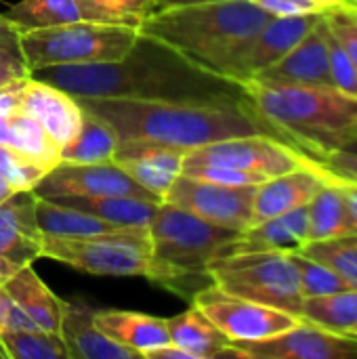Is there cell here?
I'll list each match as a JSON object with an SVG mask.
<instances>
[{"instance_id":"1","label":"cell","mask_w":357,"mask_h":359,"mask_svg":"<svg viewBox=\"0 0 357 359\" xmlns=\"http://www.w3.org/2000/svg\"><path fill=\"white\" fill-rule=\"evenodd\" d=\"M55 84L72 97H122V99H229L240 88L194 65L175 50L139 34L137 44L118 61L53 65L32 74Z\"/></svg>"},{"instance_id":"2","label":"cell","mask_w":357,"mask_h":359,"mask_svg":"<svg viewBox=\"0 0 357 359\" xmlns=\"http://www.w3.org/2000/svg\"><path fill=\"white\" fill-rule=\"evenodd\" d=\"M76 101L82 109L101 118L118 141H156L194 149L229 137H274L242 95L187 101L122 97H76Z\"/></svg>"},{"instance_id":"3","label":"cell","mask_w":357,"mask_h":359,"mask_svg":"<svg viewBox=\"0 0 357 359\" xmlns=\"http://www.w3.org/2000/svg\"><path fill=\"white\" fill-rule=\"evenodd\" d=\"M238 88L274 137L303 154L349 149L357 141V101L335 86L248 80Z\"/></svg>"},{"instance_id":"4","label":"cell","mask_w":357,"mask_h":359,"mask_svg":"<svg viewBox=\"0 0 357 359\" xmlns=\"http://www.w3.org/2000/svg\"><path fill=\"white\" fill-rule=\"evenodd\" d=\"M269 19L271 15L250 0H227L156 8L137 29L213 74Z\"/></svg>"},{"instance_id":"5","label":"cell","mask_w":357,"mask_h":359,"mask_svg":"<svg viewBox=\"0 0 357 359\" xmlns=\"http://www.w3.org/2000/svg\"><path fill=\"white\" fill-rule=\"evenodd\" d=\"M151 259L147 280L191 303L213 284L208 265L225 257L240 231L213 225L179 206L162 202L149 223Z\"/></svg>"},{"instance_id":"6","label":"cell","mask_w":357,"mask_h":359,"mask_svg":"<svg viewBox=\"0 0 357 359\" xmlns=\"http://www.w3.org/2000/svg\"><path fill=\"white\" fill-rule=\"evenodd\" d=\"M139 40L135 25L76 21L19 32L27 69L34 74L53 65H84L118 61Z\"/></svg>"},{"instance_id":"7","label":"cell","mask_w":357,"mask_h":359,"mask_svg":"<svg viewBox=\"0 0 357 359\" xmlns=\"http://www.w3.org/2000/svg\"><path fill=\"white\" fill-rule=\"evenodd\" d=\"M213 284L248 301L301 318L303 294L290 252H236L208 265Z\"/></svg>"},{"instance_id":"8","label":"cell","mask_w":357,"mask_h":359,"mask_svg":"<svg viewBox=\"0 0 357 359\" xmlns=\"http://www.w3.org/2000/svg\"><path fill=\"white\" fill-rule=\"evenodd\" d=\"M42 259L93 276L145 278L151 259L149 227H122L86 238H44Z\"/></svg>"},{"instance_id":"9","label":"cell","mask_w":357,"mask_h":359,"mask_svg":"<svg viewBox=\"0 0 357 359\" xmlns=\"http://www.w3.org/2000/svg\"><path fill=\"white\" fill-rule=\"evenodd\" d=\"M191 305H196L231 343L263 341L303 322L299 316L236 297L215 284L198 290Z\"/></svg>"},{"instance_id":"10","label":"cell","mask_w":357,"mask_h":359,"mask_svg":"<svg viewBox=\"0 0 357 359\" xmlns=\"http://www.w3.org/2000/svg\"><path fill=\"white\" fill-rule=\"evenodd\" d=\"M255 191L257 185H221L181 172L164 194V202L213 225L242 233L252 225Z\"/></svg>"},{"instance_id":"11","label":"cell","mask_w":357,"mask_h":359,"mask_svg":"<svg viewBox=\"0 0 357 359\" xmlns=\"http://www.w3.org/2000/svg\"><path fill=\"white\" fill-rule=\"evenodd\" d=\"M189 164L225 166L263 179H271L301 166L297 149L269 135H244L213 141L194 149H187L185 160Z\"/></svg>"},{"instance_id":"12","label":"cell","mask_w":357,"mask_h":359,"mask_svg":"<svg viewBox=\"0 0 357 359\" xmlns=\"http://www.w3.org/2000/svg\"><path fill=\"white\" fill-rule=\"evenodd\" d=\"M318 21V15L271 17L250 40L213 69V76L240 86L280 61Z\"/></svg>"},{"instance_id":"13","label":"cell","mask_w":357,"mask_h":359,"mask_svg":"<svg viewBox=\"0 0 357 359\" xmlns=\"http://www.w3.org/2000/svg\"><path fill=\"white\" fill-rule=\"evenodd\" d=\"M221 358L353 359L357 358V337L337 334L303 320L299 326L263 341L229 343Z\"/></svg>"},{"instance_id":"14","label":"cell","mask_w":357,"mask_h":359,"mask_svg":"<svg viewBox=\"0 0 357 359\" xmlns=\"http://www.w3.org/2000/svg\"><path fill=\"white\" fill-rule=\"evenodd\" d=\"M40 198L57 196H133L162 202L156 194L133 181L120 166L109 164H57L34 189Z\"/></svg>"},{"instance_id":"15","label":"cell","mask_w":357,"mask_h":359,"mask_svg":"<svg viewBox=\"0 0 357 359\" xmlns=\"http://www.w3.org/2000/svg\"><path fill=\"white\" fill-rule=\"evenodd\" d=\"M36 191H15L0 204V278L42 259L44 233L36 217Z\"/></svg>"},{"instance_id":"16","label":"cell","mask_w":357,"mask_h":359,"mask_svg":"<svg viewBox=\"0 0 357 359\" xmlns=\"http://www.w3.org/2000/svg\"><path fill=\"white\" fill-rule=\"evenodd\" d=\"M187 149L156 141H118L114 164L164 202V194L183 170Z\"/></svg>"},{"instance_id":"17","label":"cell","mask_w":357,"mask_h":359,"mask_svg":"<svg viewBox=\"0 0 357 359\" xmlns=\"http://www.w3.org/2000/svg\"><path fill=\"white\" fill-rule=\"evenodd\" d=\"M21 111L38 120L59 147L76 137L84 118V111L76 97L34 76L25 86Z\"/></svg>"},{"instance_id":"18","label":"cell","mask_w":357,"mask_h":359,"mask_svg":"<svg viewBox=\"0 0 357 359\" xmlns=\"http://www.w3.org/2000/svg\"><path fill=\"white\" fill-rule=\"evenodd\" d=\"M252 80L332 86L328 67V44L320 23V15L316 25L280 61H276L271 67H267Z\"/></svg>"},{"instance_id":"19","label":"cell","mask_w":357,"mask_h":359,"mask_svg":"<svg viewBox=\"0 0 357 359\" xmlns=\"http://www.w3.org/2000/svg\"><path fill=\"white\" fill-rule=\"evenodd\" d=\"M322 179L307 166H299L284 175L271 177L257 185L252 202V225L280 217L295 208L307 206L322 189ZM250 225V227H252Z\"/></svg>"},{"instance_id":"20","label":"cell","mask_w":357,"mask_h":359,"mask_svg":"<svg viewBox=\"0 0 357 359\" xmlns=\"http://www.w3.org/2000/svg\"><path fill=\"white\" fill-rule=\"evenodd\" d=\"M59 337L67 347L69 359H137V351L109 339L97 324L95 311L78 305L65 303Z\"/></svg>"},{"instance_id":"21","label":"cell","mask_w":357,"mask_h":359,"mask_svg":"<svg viewBox=\"0 0 357 359\" xmlns=\"http://www.w3.org/2000/svg\"><path fill=\"white\" fill-rule=\"evenodd\" d=\"M4 17L19 32L76 23V21L128 25L126 21L90 4L88 0H19L4 13Z\"/></svg>"},{"instance_id":"22","label":"cell","mask_w":357,"mask_h":359,"mask_svg":"<svg viewBox=\"0 0 357 359\" xmlns=\"http://www.w3.org/2000/svg\"><path fill=\"white\" fill-rule=\"evenodd\" d=\"M309 236V221H307V206L295 208L280 217L267 219L242 231L238 240L227 248V255L236 252H265V250H280L290 252L299 250L307 244Z\"/></svg>"},{"instance_id":"23","label":"cell","mask_w":357,"mask_h":359,"mask_svg":"<svg viewBox=\"0 0 357 359\" xmlns=\"http://www.w3.org/2000/svg\"><path fill=\"white\" fill-rule=\"evenodd\" d=\"M2 290L25 311V316L44 332L59 334L65 311L63 299H59L36 273L32 265L21 267L2 282Z\"/></svg>"},{"instance_id":"24","label":"cell","mask_w":357,"mask_h":359,"mask_svg":"<svg viewBox=\"0 0 357 359\" xmlns=\"http://www.w3.org/2000/svg\"><path fill=\"white\" fill-rule=\"evenodd\" d=\"M95 324L109 339L137 351L141 358L145 351L170 343L166 320L156 316L122 311V309H101L95 311Z\"/></svg>"},{"instance_id":"25","label":"cell","mask_w":357,"mask_h":359,"mask_svg":"<svg viewBox=\"0 0 357 359\" xmlns=\"http://www.w3.org/2000/svg\"><path fill=\"white\" fill-rule=\"evenodd\" d=\"M48 200L78 208L120 227H149L158 206L162 204L133 196H57Z\"/></svg>"},{"instance_id":"26","label":"cell","mask_w":357,"mask_h":359,"mask_svg":"<svg viewBox=\"0 0 357 359\" xmlns=\"http://www.w3.org/2000/svg\"><path fill=\"white\" fill-rule=\"evenodd\" d=\"M170 343L181 347L191 359H217L231 343L196 305L166 320Z\"/></svg>"},{"instance_id":"27","label":"cell","mask_w":357,"mask_h":359,"mask_svg":"<svg viewBox=\"0 0 357 359\" xmlns=\"http://www.w3.org/2000/svg\"><path fill=\"white\" fill-rule=\"evenodd\" d=\"M0 145L36 160L46 170H53L59 164L61 147L38 120L23 111L0 120Z\"/></svg>"},{"instance_id":"28","label":"cell","mask_w":357,"mask_h":359,"mask_svg":"<svg viewBox=\"0 0 357 359\" xmlns=\"http://www.w3.org/2000/svg\"><path fill=\"white\" fill-rule=\"evenodd\" d=\"M84 111L82 126L72 141L61 147L59 164H109L114 162L118 137L95 114Z\"/></svg>"},{"instance_id":"29","label":"cell","mask_w":357,"mask_h":359,"mask_svg":"<svg viewBox=\"0 0 357 359\" xmlns=\"http://www.w3.org/2000/svg\"><path fill=\"white\" fill-rule=\"evenodd\" d=\"M36 217L44 238H86V236L122 229L120 225L107 223L88 212L57 204L40 196L36 198Z\"/></svg>"},{"instance_id":"30","label":"cell","mask_w":357,"mask_h":359,"mask_svg":"<svg viewBox=\"0 0 357 359\" xmlns=\"http://www.w3.org/2000/svg\"><path fill=\"white\" fill-rule=\"evenodd\" d=\"M307 221H309L307 242H324V240L357 233L341 191L330 183H324L322 189L307 204Z\"/></svg>"},{"instance_id":"31","label":"cell","mask_w":357,"mask_h":359,"mask_svg":"<svg viewBox=\"0 0 357 359\" xmlns=\"http://www.w3.org/2000/svg\"><path fill=\"white\" fill-rule=\"evenodd\" d=\"M301 318L337 334H349L357 326V288H345L326 297L303 299Z\"/></svg>"},{"instance_id":"32","label":"cell","mask_w":357,"mask_h":359,"mask_svg":"<svg viewBox=\"0 0 357 359\" xmlns=\"http://www.w3.org/2000/svg\"><path fill=\"white\" fill-rule=\"evenodd\" d=\"M0 358L6 359H69L59 334L44 330H2Z\"/></svg>"},{"instance_id":"33","label":"cell","mask_w":357,"mask_h":359,"mask_svg":"<svg viewBox=\"0 0 357 359\" xmlns=\"http://www.w3.org/2000/svg\"><path fill=\"white\" fill-rule=\"evenodd\" d=\"M299 250L335 269L349 288H357V233L324 242H307Z\"/></svg>"},{"instance_id":"34","label":"cell","mask_w":357,"mask_h":359,"mask_svg":"<svg viewBox=\"0 0 357 359\" xmlns=\"http://www.w3.org/2000/svg\"><path fill=\"white\" fill-rule=\"evenodd\" d=\"M290 261L297 269L303 299L326 297V294L349 288L347 282L335 269H330L328 265L303 255L301 250H290Z\"/></svg>"},{"instance_id":"35","label":"cell","mask_w":357,"mask_h":359,"mask_svg":"<svg viewBox=\"0 0 357 359\" xmlns=\"http://www.w3.org/2000/svg\"><path fill=\"white\" fill-rule=\"evenodd\" d=\"M46 168L36 160L0 145V175L15 191H32L46 177Z\"/></svg>"},{"instance_id":"36","label":"cell","mask_w":357,"mask_h":359,"mask_svg":"<svg viewBox=\"0 0 357 359\" xmlns=\"http://www.w3.org/2000/svg\"><path fill=\"white\" fill-rule=\"evenodd\" d=\"M25 76H32V72L27 69L21 53L19 29L0 15V86Z\"/></svg>"},{"instance_id":"37","label":"cell","mask_w":357,"mask_h":359,"mask_svg":"<svg viewBox=\"0 0 357 359\" xmlns=\"http://www.w3.org/2000/svg\"><path fill=\"white\" fill-rule=\"evenodd\" d=\"M322 23L328 27V32L337 38V42L347 50V55L357 65V4L356 2H343L339 6H332L324 13H320Z\"/></svg>"},{"instance_id":"38","label":"cell","mask_w":357,"mask_h":359,"mask_svg":"<svg viewBox=\"0 0 357 359\" xmlns=\"http://www.w3.org/2000/svg\"><path fill=\"white\" fill-rule=\"evenodd\" d=\"M320 23H322V19H320ZM322 29H324L326 44H328V67H330L332 86L339 93L357 101V65L347 55V50L337 42V38L328 32V27L324 23H322Z\"/></svg>"},{"instance_id":"39","label":"cell","mask_w":357,"mask_h":359,"mask_svg":"<svg viewBox=\"0 0 357 359\" xmlns=\"http://www.w3.org/2000/svg\"><path fill=\"white\" fill-rule=\"evenodd\" d=\"M88 2L135 27H139V23L158 8L156 0H88Z\"/></svg>"},{"instance_id":"40","label":"cell","mask_w":357,"mask_h":359,"mask_svg":"<svg viewBox=\"0 0 357 359\" xmlns=\"http://www.w3.org/2000/svg\"><path fill=\"white\" fill-rule=\"evenodd\" d=\"M299 151V149H297ZM303 154V151H301ZM309 156V154H305ZM318 166L326 168L328 172L356 181L357 183V151L356 149H335L328 154H320V156H309Z\"/></svg>"},{"instance_id":"41","label":"cell","mask_w":357,"mask_h":359,"mask_svg":"<svg viewBox=\"0 0 357 359\" xmlns=\"http://www.w3.org/2000/svg\"><path fill=\"white\" fill-rule=\"evenodd\" d=\"M271 17H297V15H320L324 13L314 0H250Z\"/></svg>"},{"instance_id":"42","label":"cell","mask_w":357,"mask_h":359,"mask_svg":"<svg viewBox=\"0 0 357 359\" xmlns=\"http://www.w3.org/2000/svg\"><path fill=\"white\" fill-rule=\"evenodd\" d=\"M29 78L32 76L17 78V80H11V82L0 86V120L11 118V116L21 111L23 93H25V86H27Z\"/></svg>"},{"instance_id":"43","label":"cell","mask_w":357,"mask_h":359,"mask_svg":"<svg viewBox=\"0 0 357 359\" xmlns=\"http://www.w3.org/2000/svg\"><path fill=\"white\" fill-rule=\"evenodd\" d=\"M143 359H191L189 353H185L181 347H177L175 343H166L162 347L149 349L143 353Z\"/></svg>"},{"instance_id":"44","label":"cell","mask_w":357,"mask_h":359,"mask_svg":"<svg viewBox=\"0 0 357 359\" xmlns=\"http://www.w3.org/2000/svg\"><path fill=\"white\" fill-rule=\"evenodd\" d=\"M206 2H227V0H156V6L164 8V6H181V4H206Z\"/></svg>"},{"instance_id":"45","label":"cell","mask_w":357,"mask_h":359,"mask_svg":"<svg viewBox=\"0 0 357 359\" xmlns=\"http://www.w3.org/2000/svg\"><path fill=\"white\" fill-rule=\"evenodd\" d=\"M13 194H15V189H13V187H11L8 183H6V179H4V177L0 175V204H2L4 200H8V198H11Z\"/></svg>"},{"instance_id":"46","label":"cell","mask_w":357,"mask_h":359,"mask_svg":"<svg viewBox=\"0 0 357 359\" xmlns=\"http://www.w3.org/2000/svg\"><path fill=\"white\" fill-rule=\"evenodd\" d=\"M318 6H322V11H328V8H332V6H339V4H343V2H347V0H314Z\"/></svg>"},{"instance_id":"47","label":"cell","mask_w":357,"mask_h":359,"mask_svg":"<svg viewBox=\"0 0 357 359\" xmlns=\"http://www.w3.org/2000/svg\"><path fill=\"white\" fill-rule=\"evenodd\" d=\"M349 334H351V337H357V326H353V328H351V332H349Z\"/></svg>"},{"instance_id":"48","label":"cell","mask_w":357,"mask_h":359,"mask_svg":"<svg viewBox=\"0 0 357 359\" xmlns=\"http://www.w3.org/2000/svg\"><path fill=\"white\" fill-rule=\"evenodd\" d=\"M4 330V324H2V313H0V332Z\"/></svg>"},{"instance_id":"49","label":"cell","mask_w":357,"mask_h":359,"mask_svg":"<svg viewBox=\"0 0 357 359\" xmlns=\"http://www.w3.org/2000/svg\"><path fill=\"white\" fill-rule=\"evenodd\" d=\"M349 149H356V151H357V141L353 143V145H351V147H349Z\"/></svg>"},{"instance_id":"50","label":"cell","mask_w":357,"mask_h":359,"mask_svg":"<svg viewBox=\"0 0 357 359\" xmlns=\"http://www.w3.org/2000/svg\"><path fill=\"white\" fill-rule=\"evenodd\" d=\"M349 2H356V4H357V0H349Z\"/></svg>"},{"instance_id":"51","label":"cell","mask_w":357,"mask_h":359,"mask_svg":"<svg viewBox=\"0 0 357 359\" xmlns=\"http://www.w3.org/2000/svg\"><path fill=\"white\" fill-rule=\"evenodd\" d=\"M0 286H2V278H0Z\"/></svg>"}]
</instances>
